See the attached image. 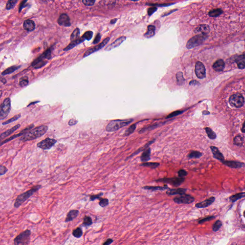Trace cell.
I'll return each mask as SVG.
<instances>
[{"label":"cell","instance_id":"obj_1","mask_svg":"<svg viewBox=\"0 0 245 245\" xmlns=\"http://www.w3.org/2000/svg\"><path fill=\"white\" fill-rule=\"evenodd\" d=\"M48 130L47 126L43 125L31 129L21 137V141L26 142L37 139L46 134Z\"/></svg>","mask_w":245,"mask_h":245},{"label":"cell","instance_id":"obj_2","mask_svg":"<svg viewBox=\"0 0 245 245\" xmlns=\"http://www.w3.org/2000/svg\"><path fill=\"white\" fill-rule=\"evenodd\" d=\"M41 187L42 186L39 185L35 186L27 191L18 195L14 202V207L16 208H19L23 203H25L29 198L31 197L35 193L37 192L40 189H41Z\"/></svg>","mask_w":245,"mask_h":245},{"label":"cell","instance_id":"obj_3","mask_svg":"<svg viewBox=\"0 0 245 245\" xmlns=\"http://www.w3.org/2000/svg\"><path fill=\"white\" fill-rule=\"evenodd\" d=\"M133 120V119H127L111 121L106 126V131L109 132L117 131L130 124Z\"/></svg>","mask_w":245,"mask_h":245},{"label":"cell","instance_id":"obj_4","mask_svg":"<svg viewBox=\"0 0 245 245\" xmlns=\"http://www.w3.org/2000/svg\"><path fill=\"white\" fill-rule=\"evenodd\" d=\"M51 57V49L49 48L47 49L46 51L39 57L38 58L33 61L32 63V66L35 69H39L47 64V60H50Z\"/></svg>","mask_w":245,"mask_h":245},{"label":"cell","instance_id":"obj_5","mask_svg":"<svg viewBox=\"0 0 245 245\" xmlns=\"http://www.w3.org/2000/svg\"><path fill=\"white\" fill-rule=\"evenodd\" d=\"M31 231L29 229H26L20 233L14 240V245H28L31 239Z\"/></svg>","mask_w":245,"mask_h":245},{"label":"cell","instance_id":"obj_6","mask_svg":"<svg viewBox=\"0 0 245 245\" xmlns=\"http://www.w3.org/2000/svg\"><path fill=\"white\" fill-rule=\"evenodd\" d=\"M229 103L233 107L239 108L244 105L245 99L241 94L237 92L230 96L229 99Z\"/></svg>","mask_w":245,"mask_h":245},{"label":"cell","instance_id":"obj_7","mask_svg":"<svg viewBox=\"0 0 245 245\" xmlns=\"http://www.w3.org/2000/svg\"><path fill=\"white\" fill-rule=\"evenodd\" d=\"M11 109V100L9 98H6L0 105V120L6 118Z\"/></svg>","mask_w":245,"mask_h":245},{"label":"cell","instance_id":"obj_8","mask_svg":"<svg viewBox=\"0 0 245 245\" xmlns=\"http://www.w3.org/2000/svg\"><path fill=\"white\" fill-rule=\"evenodd\" d=\"M56 139L48 138L37 144V147L43 150H49L56 143Z\"/></svg>","mask_w":245,"mask_h":245},{"label":"cell","instance_id":"obj_9","mask_svg":"<svg viewBox=\"0 0 245 245\" xmlns=\"http://www.w3.org/2000/svg\"><path fill=\"white\" fill-rule=\"evenodd\" d=\"M206 38L207 36H204L197 35L191 38L188 41L187 44V48L190 49L197 46L198 45L201 44L202 42H203Z\"/></svg>","mask_w":245,"mask_h":245},{"label":"cell","instance_id":"obj_10","mask_svg":"<svg viewBox=\"0 0 245 245\" xmlns=\"http://www.w3.org/2000/svg\"><path fill=\"white\" fill-rule=\"evenodd\" d=\"M194 200L195 199L194 197L186 194L173 199V201L175 203L178 204H190L193 203Z\"/></svg>","mask_w":245,"mask_h":245},{"label":"cell","instance_id":"obj_11","mask_svg":"<svg viewBox=\"0 0 245 245\" xmlns=\"http://www.w3.org/2000/svg\"><path fill=\"white\" fill-rule=\"evenodd\" d=\"M185 179L184 178H164L162 179H159L156 180L158 182H165V183H169L174 186H179L181 185L184 181Z\"/></svg>","mask_w":245,"mask_h":245},{"label":"cell","instance_id":"obj_12","mask_svg":"<svg viewBox=\"0 0 245 245\" xmlns=\"http://www.w3.org/2000/svg\"><path fill=\"white\" fill-rule=\"evenodd\" d=\"M34 126H34V124H31V125H29L27 127L25 128L24 129L22 130L20 133H18V134L12 135L10 138H7V139H5V140H4L1 143H0V147H1L2 146L4 145L5 144L11 141H12V140H14V139H15V138H19V137H21V136H23V135H24L26 133H27L29 130H30L32 129H33Z\"/></svg>","mask_w":245,"mask_h":245},{"label":"cell","instance_id":"obj_13","mask_svg":"<svg viewBox=\"0 0 245 245\" xmlns=\"http://www.w3.org/2000/svg\"><path fill=\"white\" fill-rule=\"evenodd\" d=\"M195 72L197 77L200 79H203L206 77V69L202 62L198 61L196 63Z\"/></svg>","mask_w":245,"mask_h":245},{"label":"cell","instance_id":"obj_14","mask_svg":"<svg viewBox=\"0 0 245 245\" xmlns=\"http://www.w3.org/2000/svg\"><path fill=\"white\" fill-rule=\"evenodd\" d=\"M109 40H110V38H106V39L104 40L102 43H101L100 44L98 45V46H96V47L92 48H91V49H88L84 53V55H83V57H86L92 54L93 53L97 51L98 50H99L100 49H102V48H104L107 44Z\"/></svg>","mask_w":245,"mask_h":245},{"label":"cell","instance_id":"obj_15","mask_svg":"<svg viewBox=\"0 0 245 245\" xmlns=\"http://www.w3.org/2000/svg\"><path fill=\"white\" fill-rule=\"evenodd\" d=\"M57 23L60 26L68 27L71 26L70 18L67 14H61L57 20Z\"/></svg>","mask_w":245,"mask_h":245},{"label":"cell","instance_id":"obj_16","mask_svg":"<svg viewBox=\"0 0 245 245\" xmlns=\"http://www.w3.org/2000/svg\"><path fill=\"white\" fill-rule=\"evenodd\" d=\"M20 126H21V125L20 124H18V125L12 127L10 129L7 130L6 131H5V132L0 135V143H1L4 141V139L5 138L8 137V136H9L10 135L13 134L14 132L17 131L18 129L20 128Z\"/></svg>","mask_w":245,"mask_h":245},{"label":"cell","instance_id":"obj_17","mask_svg":"<svg viewBox=\"0 0 245 245\" xmlns=\"http://www.w3.org/2000/svg\"><path fill=\"white\" fill-rule=\"evenodd\" d=\"M224 164L231 168L237 169L241 168L245 166V164L243 162L239 161H233V160H227L224 161L222 162Z\"/></svg>","mask_w":245,"mask_h":245},{"label":"cell","instance_id":"obj_18","mask_svg":"<svg viewBox=\"0 0 245 245\" xmlns=\"http://www.w3.org/2000/svg\"><path fill=\"white\" fill-rule=\"evenodd\" d=\"M210 148L211 150L212 154L214 155V157L215 159H217L222 162L225 161L224 156H223V154L219 150H218L217 147L215 146H211Z\"/></svg>","mask_w":245,"mask_h":245},{"label":"cell","instance_id":"obj_19","mask_svg":"<svg viewBox=\"0 0 245 245\" xmlns=\"http://www.w3.org/2000/svg\"><path fill=\"white\" fill-rule=\"evenodd\" d=\"M215 201V197H211L208 199L206 200L203 202H200L195 204V207L198 208H203L211 205Z\"/></svg>","mask_w":245,"mask_h":245},{"label":"cell","instance_id":"obj_20","mask_svg":"<svg viewBox=\"0 0 245 245\" xmlns=\"http://www.w3.org/2000/svg\"><path fill=\"white\" fill-rule=\"evenodd\" d=\"M79 214V211L78 210H70L67 215L65 222L66 223L73 221L75 218H77Z\"/></svg>","mask_w":245,"mask_h":245},{"label":"cell","instance_id":"obj_21","mask_svg":"<svg viewBox=\"0 0 245 245\" xmlns=\"http://www.w3.org/2000/svg\"><path fill=\"white\" fill-rule=\"evenodd\" d=\"M126 39V36H121L120 38L116 40V41H114L113 43L110 44L108 47H107L106 48V50H112V49L114 48H116L120 46L122 43L123 41H125V40Z\"/></svg>","mask_w":245,"mask_h":245},{"label":"cell","instance_id":"obj_22","mask_svg":"<svg viewBox=\"0 0 245 245\" xmlns=\"http://www.w3.org/2000/svg\"><path fill=\"white\" fill-rule=\"evenodd\" d=\"M187 190L183 188H179L176 189H170L166 192V194L168 195H174L179 194L181 195L185 194Z\"/></svg>","mask_w":245,"mask_h":245},{"label":"cell","instance_id":"obj_23","mask_svg":"<svg viewBox=\"0 0 245 245\" xmlns=\"http://www.w3.org/2000/svg\"><path fill=\"white\" fill-rule=\"evenodd\" d=\"M23 27L26 30L32 31L35 29V23L34 21L28 19L26 20L23 23Z\"/></svg>","mask_w":245,"mask_h":245},{"label":"cell","instance_id":"obj_24","mask_svg":"<svg viewBox=\"0 0 245 245\" xmlns=\"http://www.w3.org/2000/svg\"><path fill=\"white\" fill-rule=\"evenodd\" d=\"M225 67V63L222 60H218L214 63L213 68L216 71H221L224 70Z\"/></svg>","mask_w":245,"mask_h":245},{"label":"cell","instance_id":"obj_25","mask_svg":"<svg viewBox=\"0 0 245 245\" xmlns=\"http://www.w3.org/2000/svg\"><path fill=\"white\" fill-rule=\"evenodd\" d=\"M84 40H85V39H84L82 37L81 38H79V39H78L74 40V41L70 42V44L66 48H65L64 49V51H68V50H70V49H72L73 48L76 47L78 45L81 43L82 42H83Z\"/></svg>","mask_w":245,"mask_h":245},{"label":"cell","instance_id":"obj_26","mask_svg":"<svg viewBox=\"0 0 245 245\" xmlns=\"http://www.w3.org/2000/svg\"><path fill=\"white\" fill-rule=\"evenodd\" d=\"M151 149L150 148H147L144 151L141 156L140 157V159L141 161L143 162H147L150 159Z\"/></svg>","mask_w":245,"mask_h":245},{"label":"cell","instance_id":"obj_27","mask_svg":"<svg viewBox=\"0 0 245 245\" xmlns=\"http://www.w3.org/2000/svg\"><path fill=\"white\" fill-rule=\"evenodd\" d=\"M238 68L240 69H244L245 68V57L244 54L239 56L237 57L236 60Z\"/></svg>","mask_w":245,"mask_h":245},{"label":"cell","instance_id":"obj_28","mask_svg":"<svg viewBox=\"0 0 245 245\" xmlns=\"http://www.w3.org/2000/svg\"><path fill=\"white\" fill-rule=\"evenodd\" d=\"M244 142V138L241 135H237L234 138L233 143L236 146L238 147H242L243 146Z\"/></svg>","mask_w":245,"mask_h":245},{"label":"cell","instance_id":"obj_29","mask_svg":"<svg viewBox=\"0 0 245 245\" xmlns=\"http://www.w3.org/2000/svg\"><path fill=\"white\" fill-rule=\"evenodd\" d=\"M143 189H145V190H147L152 191H164L166 189H168V187L165 186L164 187H161V186H146L145 187H143Z\"/></svg>","mask_w":245,"mask_h":245},{"label":"cell","instance_id":"obj_30","mask_svg":"<svg viewBox=\"0 0 245 245\" xmlns=\"http://www.w3.org/2000/svg\"><path fill=\"white\" fill-rule=\"evenodd\" d=\"M73 235L76 238H81L83 235V231L81 228L78 227L73 230Z\"/></svg>","mask_w":245,"mask_h":245},{"label":"cell","instance_id":"obj_31","mask_svg":"<svg viewBox=\"0 0 245 245\" xmlns=\"http://www.w3.org/2000/svg\"><path fill=\"white\" fill-rule=\"evenodd\" d=\"M93 224L92 219L91 217L88 216H85L83 218V223L82 225L84 226H90Z\"/></svg>","mask_w":245,"mask_h":245},{"label":"cell","instance_id":"obj_32","mask_svg":"<svg viewBox=\"0 0 245 245\" xmlns=\"http://www.w3.org/2000/svg\"><path fill=\"white\" fill-rule=\"evenodd\" d=\"M20 66H14L10 67L9 68L6 69V70L2 72V75H6L7 74H9L12 73H14V71L17 70L20 68Z\"/></svg>","mask_w":245,"mask_h":245},{"label":"cell","instance_id":"obj_33","mask_svg":"<svg viewBox=\"0 0 245 245\" xmlns=\"http://www.w3.org/2000/svg\"><path fill=\"white\" fill-rule=\"evenodd\" d=\"M155 27H154V26H148L147 32L145 34V36H146V38H148L153 36L154 33H155Z\"/></svg>","mask_w":245,"mask_h":245},{"label":"cell","instance_id":"obj_34","mask_svg":"<svg viewBox=\"0 0 245 245\" xmlns=\"http://www.w3.org/2000/svg\"><path fill=\"white\" fill-rule=\"evenodd\" d=\"M245 197V193H239V194H235V195H232V196H230L229 197L230 200L232 201L233 203L236 202L238 200L242 198Z\"/></svg>","mask_w":245,"mask_h":245},{"label":"cell","instance_id":"obj_35","mask_svg":"<svg viewBox=\"0 0 245 245\" xmlns=\"http://www.w3.org/2000/svg\"><path fill=\"white\" fill-rule=\"evenodd\" d=\"M160 164L157 162H147V163H143L140 164V166L144 167H149L150 168L155 169L159 167Z\"/></svg>","mask_w":245,"mask_h":245},{"label":"cell","instance_id":"obj_36","mask_svg":"<svg viewBox=\"0 0 245 245\" xmlns=\"http://www.w3.org/2000/svg\"><path fill=\"white\" fill-rule=\"evenodd\" d=\"M203 155L201 152L197 151H191L188 155V157L190 159H199Z\"/></svg>","mask_w":245,"mask_h":245},{"label":"cell","instance_id":"obj_37","mask_svg":"<svg viewBox=\"0 0 245 245\" xmlns=\"http://www.w3.org/2000/svg\"><path fill=\"white\" fill-rule=\"evenodd\" d=\"M206 132L207 134L208 137L210 138V139H216V135L214 131H213L212 129H210L209 127H206Z\"/></svg>","mask_w":245,"mask_h":245},{"label":"cell","instance_id":"obj_38","mask_svg":"<svg viewBox=\"0 0 245 245\" xmlns=\"http://www.w3.org/2000/svg\"><path fill=\"white\" fill-rule=\"evenodd\" d=\"M136 127H137V124H134L131 125V126H130L129 129H127L125 131V134L124 135V136L127 137L130 135L132 134V133L135 131Z\"/></svg>","mask_w":245,"mask_h":245},{"label":"cell","instance_id":"obj_39","mask_svg":"<svg viewBox=\"0 0 245 245\" xmlns=\"http://www.w3.org/2000/svg\"><path fill=\"white\" fill-rule=\"evenodd\" d=\"M79 34H80V31H79V28H76L70 36V40L73 41L78 39L79 36Z\"/></svg>","mask_w":245,"mask_h":245},{"label":"cell","instance_id":"obj_40","mask_svg":"<svg viewBox=\"0 0 245 245\" xmlns=\"http://www.w3.org/2000/svg\"><path fill=\"white\" fill-rule=\"evenodd\" d=\"M21 114H20V113H19V114H17V115H15V116H14L12 117V118L8 119V120L4 122H2V125H8V124H10V123H13L15 121L17 120L18 119H19V118L21 117Z\"/></svg>","mask_w":245,"mask_h":245},{"label":"cell","instance_id":"obj_41","mask_svg":"<svg viewBox=\"0 0 245 245\" xmlns=\"http://www.w3.org/2000/svg\"><path fill=\"white\" fill-rule=\"evenodd\" d=\"M222 225V222L219 220H218L213 225L212 228V230L214 232H217V231L219 230Z\"/></svg>","mask_w":245,"mask_h":245},{"label":"cell","instance_id":"obj_42","mask_svg":"<svg viewBox=\"0 0 245 245\" xmlns=\"http://www.w3.org/2000/svg\"><path fill=\"white\" fill-rule=\"evenodd\" d=\"M154 142V140H153V141H151L149 142H148V143L147 144H146V145H145V146H144V147H142V148H140V149H139V150H137V151L135 152V153H134V154H132V155H131V156H130L129 157V158H130V157H132L133 156L135 155V154H138V153H139V152H140L142 151L145 150H146V149H147V147H148L150 146V145L152 143H153Z\"/></svg>","mask_w":245,"mask_h":245},{"label":"cell","instance_id":"obj_43","mask_svg":"<svg viewBox=\"0 0 245 245\" xmlns=\"http://www.w3.org/2000/svg\"><path fill=\"white\" fill-rule=\"evenodd\" d=\"M17 2V1H12V0H10L7 2V5H6V8L8 10L11 9L13 8L15 6V5Z\"/></svg>","mask_w":245,"mask_h":245},{"label":"cell","instance_id":"obj_44","mask_svg":"<svg viewBox=\"0 0 245 245\" xmlns=\"http://www.w3.org/2000/svg\"><path fill=\"white\" fill-rule=\"evenodd\" d=\"M99 204L100 206L102 207H105L108 206L109 200L107 198L100 199L99 203Z\"/></svg>","mask_w":245,"mask_h":245},{"label":"cell","instance_id":"obj_45","mask_svg":"<svg viewBox=\"0 0 245 245\" xmlns=\"http://www.w3.org/2000/svg\"><path fill=\"white\" fill-rule=\"evenodd\" d=\"M92 36H93V32L92 31H89L85 32L83 36H82V37L85 40L86 39L87 40H90L92 38Z\"/></svg>","mask_w":245,"mask_h":245},{"label":"cell","instance_id":"obj_46","mask_svg":"<svg viewBox=\"0 0 245 245\" xmlns=\"http://www.w3.org/2000/svg\"><path fill=\"white\" fill-rule=\"evenodd\" d=\"M215 218V216H208V217H206V218H203V219H202L199 221L198 223L199 224H203L205 222H208V221H210L214 219Z\"/></svg>","mask_w":245,"mask_h":245},{"label":"cell","instance_id":"obj_47","mask_svg":"<svg viewBox=\"0 0 245 245\" xmlns=\"http://www.w3.org/2000/svg\"><path fill=\"white\" fill-rule=\"evenodd\" d=\"M28 79L26 77H24L22 79H21V81H20V82H19V85H20V86L22 87H25L28 84Z\"/></svg>","mask_w":245,"mask_h":245},{"label":"cell","instance_id":"obj_48","mask_svg":"<svg viewBox=\"0 0 245 245\" xmlns=\"http://www.w3.org/2000/svg\"><path fill=\"white\" fill-rule=\"evenodd\" d=\"M103 193H101L96 195H92L90 196V201H94L96 199H100L101 196H103Z\"/></svg>","mask_w":245,"mask_h":245},{"label":"cell","instance_id":"obj_49","mask_svg":"<svg viewBox=\"0 0 245 245\" xmlns=\"http://www.w3.org/2000/svg\"><path fill=\"white\" fill-rule=\"evenodd\" d=\"M183 112V111H175V112H174L172 113H170L169 115L167 116V117L166 118H172V117H173L176 116H178L179 114H181Z\"/></svg>","mask_w":245,"mask_h":245},{"label":"cell","instance_id":"obj_50","mask_svg":"<svg viewBox=\"0 0 245 245\" xmlns=\"http://www.w3.org/2000/svg\"><path fill=\"white\" fill-rule=\"evenodd\" d=\"M8 169L5 166L0 165V176L5 175L7 172H8Z\"/></svg>","mask_w":245,"mask_h":245},{"label":"cell","instance_id":"obj_51","mask_svg":"<svg viewBox=\"0 0 245 245\" xmlns=\"http://www.w3.org/2000/svg\"><path fill=\"white\" fill-rule=\"evenodd\" d=\"M83 4L86 6H92L95 4V1L94 0H83L82 1Z\"/></svg>","mask_w":245,"mask_h":245},{"label":"cell","instance_id":"obj_52","mask_svg":"<svg viewBox=\"0 0 245 245\" xmlns=\"http://www.w3.org/2000/svg\"><path fill=\"white\" fill-rule=\"evenodd\" d=\"M178 174H179V177L184 178L187 176L188 173L184 169H181L178 172Z\"/></svg>","mask_w":245,"mask_h":245},{"label":"cell","instance_id":"obj_53","mask_svg":"<svg viewBox=\"0 0 245 245\" xmlns=\"http://www.w3.org/2000/svg\"><path fill=\"white\" fill-rule=\"evenodd\" d=\"M101 38V34H100V33H98V34H97V36H96L95 40H94L93 44H98V43L100 42V41Z\"/></svg>","mask_w":245,"mask_h":245},{"label":"cell","instance_id":"obj_54","mask_svg":"<svg viewBox=\"0 0 245 245\" xmlns=\"http://www.w3.org/2000/svg\"><path fill=\"white\" fill-rule=\"evenodd\" d=\"M26 2H27V1H23L22 2H21L20 5V6H19V13L21 12V11H22L23 8L26 7Z\"/></svg>","mask_w":245,"mask_h":245},{"label":"cell","instance_id":"obj_55","mask_svg":"<svg viewBox=\"0 0 245 245\" xmlns=\"http://www.w3.org/2000/svg\"><path fill=\"white\" fill-rule=\"evenodd\" d=\"M113 242L112 238H108L103 244V245H110Z\"/></svg>","mask_w":245,"mask_h":245},{"label":"cell","instance_id":"obj_56","mask_svg":"<svg viewBox=\"0 0 245 245\" xmlns=\"http://www.w3.org/2000/svg\"><path fill=\"white\" fill-rule=\"evenodd\" d=\"M78 121L76 120L75 119H70V120L69 121L68 124L70 126H73L76 125L78 123Z\"/></svg>","mask_w":245,"mask_h":245},{"label":"cell","instance_id":"obj_57","mask_svg":"<svg viewBox=\"0 0 245 245\" xmlns=\"http://www.w3.org/2000/svg\"><path fill=\"white\" fill-rule=\"evenodd\" d=\"M0 81L4 83H6V79H5L4 78H0Z\"/></svg>","mask_w":245,"mask_h":245},{"label":"cell","instance_id":"obj_58","mask_svg":"<svg viewBox=\"0 0 245 245\" xmlns=\"http://www.w3.org/2000/svg\"><path fill=\"white\" fill-rule=\"evenodd\" d=\"M116 21L117 19H112V20L110 21V23H111V24H114V23H116Z\"/></svg>","mask_w":245,"mask_h":245},{"label":"cell","instance_id":"obj_59","mask_svg":"<svg viewBox=\"0 0 245 245\" xmlns=\"http://www.w3.org/2000/svg\"><path fill=\"white\" fill-rule=\"evenodd\" d=\"M241 131L242 133H245V123H243V126H242V129H241Z\"/></svg>","mask_w":245,"mask_h":245},{"label":"cell","instance_id":"obj_60","mask_svg":"<svg viewBox=\"0 0 245 245\" xmlns=\"http://www.w3.org/2000/svg\"><path fill=\"white\" fill-rule=\"evenodd\" d=\"M2 95V91H0V98L1 97Z\"/></svg>","mask_w":245,"mask_h":245},{"label":"cell","instance_id":"obj_61","mask_svg":"<svg viewBox=\"0 0 245 245\" xmlns=\"http://www.w3.org/2000/svg\"><path fill=\"white\" fill-rule=\"evenodd\" d=\"M231 245H237L236 243H233L232 244H231Z\"/></svg>","mask_w":245,"mask_h":245}]
</instances>
